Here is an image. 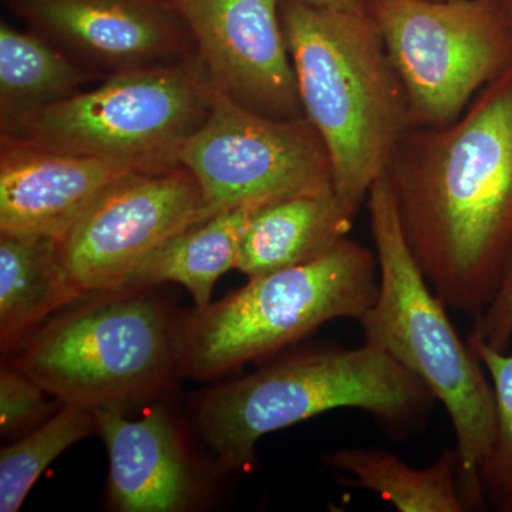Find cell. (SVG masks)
<instances>
[{
    "instance_id": "ac0fdd59",
    "label": "cell",
    "mask_w": 512,
    "mask_h": 512,
    "mask_svg": "<svg viewBox=\"0 0 512 512\" xmlns=\"http://www.w3.org/2000/svg\"><path fill=\"white\" fill-rule=\"evenodd\" d=\"M323 464L345 474L343 485L365 488L399 512H466L458 487L457 448H448L430 467L413 468L375 447H350L323 456Z\"/></svg>"
},
{
    "instance_id": "3957f363",
    "label": "cell",
    "mask_w": 512,
    "mask_h": 512,
    "mask_svg": "<svg viewBox=\"0 0 512 512\" xmlns=\"http://www.w3.org/2000/svg\"><path fill=\"white\" fill-rule=\"evenodd\" d=\"M436 397L383 350L325 346L292 353L220 384L195 404L202 439L222 466L242 470L266 434L338 409L370 414L390 440L424 427Z\"/></svg>"
},
{
    "instance_id": "7c38bea8",
    "label": "cell",
    "mask_w": 512,
    "mask_h": 512,
    "mask_svg": "<svg viewBox=\"0 0 512 512\" xmlns=\"http://www.w3.org/2000/svg\"><path fill=\"white\" fill-rule=\"evenodd\" d=\"M181 12L214 92L272 119L305 117L281 0H190Z\"/></svg>"
},
{
    "instance_id": "e0dca14e",
    "label": "cell",
    "mask_w": 512,
    "mask_h": 512,
    "mask_svg": "<svg viewBox=\"0 0 512 512\" xmlns=\"http://www.w3.org/2000/svg\"><path fill=\"white\" fill-rule=\"evenodd\" d=\"M258 208L245 205L215 212L178 232L137 269L127 288L174 282L190 291L195 309L207 308L218 279L237 269L245 228Z\"/></svg>"
},
{
    "instance_id": "277c9868",
    "label": "cell",
    "mask_w": 512,
    "mask_h": 512,
    "mask_svg": "<svg viewBox=\"0 0 512 512\" xmlns=\"http://www.w3.org/2000/svg\"><path fill=\"white\" fill-rule=\"evenodd\" d=\"M379 264V291L357 322L366 345L383 350L429 387L457 437L458 487L467 511L484 507L478 468L495 437L497 412L490 376L448 319L446 305L404 237L386 174L367 195Z\"/></svg>"
},
{
    "instance_id": "d6986e66",
    "label": "cell",
    "mask_w": 512,
    "mask_h": 512,
    "mask_svg": "<svg viewBox=\"0 0 512 512\" xmlns=\"http://www.w3.org/2000/svg\"><path fill=\"white\" fill-rule=\"evenodd\" d=\"M101 80L39 33L0 23V124L69 99Z\"/></svg>"
},
{
    "instance_id": "8992f818",
    "label": "cell",
    "mask_w": 512,
    "mask_h": 512,
    "mask_svg": "<svg viewBox=\"0 0 512 512\" xmlns=\"http://www.w3.org/2000/svg\"><path fill=\"white\" fill-rule=\"evenodd\" d=\"M143 289L100 293L56 316L13 365L62 404L94 410L153 397L180 370V322Z\"/></svg>"
},
{
    "instance_id": "6da1fadb",
    "label": "cell",
    "mask_w": 512,
    "mask_h": 512,
    "mask_svg": "<svg viewBox=\"0 0 512 512\" xmlns=\"http://www.w3.org/2000/svg\"><path fill=\"white\" fill-rule=\"evenodd\" d=\"M384 174L431 288L476 318L512 262V69L454 123L410 128Z\"/></svg>"
},
{
    "instance_id": "9a60e30c",
    "label": "cell",
    "mask_w": 512,
    "mask_h": 512,
    "mask_svg": "<svg viewBox=\"0 0 512 512\" xmlns=\"http://www.w3.org/2000/svg\"><path fill=\"white\" fill-rule=\"evenodd\" d=\"M353 218L333 188L262 205L245 228L237 269L254 279L312 261L348 238Z\"/></svg>"
},
{
    "instance_id": "5bb4252c",
    "label": "cell",
    "mask_w": 512,
    "mask_h": 512,
    "mask_svg": "<svg viewBox=\"0 0 512 512\" xmlns=\"http://www.w3.org/2000/svg\"><path fill=\"white\" fill-rule=\"evenodd\" d=\"M109 454V501L120 512L188 511L197 501L194 467L163 407L128 420L121 406L94 409Z\"/></svg>"
},
{
    "instance_id": "5b68a950",
    "label": "cell",
    "mask_w": 512,
    "mask_h": 512,
    "mask_svg": "<svg viewBox=\"0 0 512 512\" xmlns=\"http://www.w3.org/2000/svg\"><path fill=\"white\" fill-rule=\"evenodd\" d=\"M379 291L377 256L345 238L325 254L249 279L180 322L178 369L210 380L301 342L340 318L359 319Z\"/></svg>"
},
{
    "instance_id": "ba28073f",
    "label": "cell",
    "mask_w": 512,
    "mask_h": 512,
    "mask_svg": "<svg viewBox=\"0 0 512 512\" xmlns=\"http://www.w3.org/2000/svg\"><path fill=\"white\" fill-rule=\"evenodd\" d=\"M409 100L412 127L460 119L480 89L512 69V28L500 0H370Z\"/></svg>"
},
{
    "instance_id": "2e32d148",
    "label": "cell",
    "mask_w": 512,
    "mask_h": 512,
    "mask_svg": "<svg viewBox=\"0 0 512 512\" xmlns=\"http://www.w3.org/2000/svg\"><path fill=\"white\" fill-rule=\"evenodd\" d=\"M59 254V241L0 235V343L9 352L52 313L83 299Z\"/></svg>"
},
{
    "instance_id": "44dd1931",
    "label": "cell",
    "mask_w": 512,
    "mask_h": 512,
    "mask_svg": "<svg viewBox=\"0 0 512 512\" xmlns=\"http://www.w3.org/2000/svg\"><path fill=\"white\" fill-rule=\"evenodd\" d=\"M467 342L490 376L497 412L493 446L478 468L484 507L512 512V355L497 352L471 335Z\"/></svg>"
},
{
    "instance_id": "9c48e42d",
    "label": "cell",
    "mask_w": 512,
    "mask_h": 512,
    "mask_svg": "<svg viewBox=\"0 0 512 512\" xmlns=\"http://www.w3.org/2000/svg\"><path fill=\"white\" fill-rule=\"evenodd\" d=\"M178 163L200 185L207 218L333 188L328 148L311 121L262 116L214 90L210 114Z\"/></svg>"
},
{
    "instance_id": "52a82bcc",
    "label": "cell",
    "mask_w": 512,
    "mask_h": 512,
    "mask_svg": "<svg viewBox=\"0 0 512 512\" xmlns=\"http://www.w3.org/2000/svg\"><path fill=\"white\" fill-rule=\"evenodd\" d=\"M198 62L106 77L52 106L0 124V136L72 156L171 167L210 114Z\"/></svg>"
},
{
    "instance_id": "30bf717a",
    "label": "cell",
    "mask_w": 512,
    "mask_h": 512,
    "mask_svg": "<svg viewBox=\"0 0 512 512\" xmlns=\"http://www.w3.org/2000/svg\"><path fill=\"white\" fill-rule=\"evenodd\" d=\"M204 218L200 185L183 165L134 171L60 239V259L84 296L121 291L168 239Z\"/></svg>"
},
{
    "instance_id": "4fadbf2b",
    "label": "cell",
    "mask_w": 512,
    "mask_h": 512,
    "mask_svg": "<svg viewBox=\"0 0 512 512\" xmlns=\"http://www.w3.org/2000/svg\"><path fill=\"white\" fill-rule=\"evenodd\" d=\"M153 165L72 156L0 136V235L60 241L111 183Z\"/></svg>"
},
{
    "instance_id": "d4e9b609",
    "label": "cell",
    "mask_w": 512,
    "mask_h": 512,
    "mask_svg": "<svg viewBox=\"0 0 512 512\" xmlns=\"http://www.w3.org/2000/svg\"><path fill=\"white\" fill-rule=\"evenodd\" d=\"M501 8L505 13V18L508 19L512 28V0H500Z\"/></svg>"
},
{
    "instance_id": "ffe728a7",
    "label": "cell",
    "mask_w": 512,
    "mask_h": 512,
    "mask_svg": "<svg viewBox=\"0 0 512 512\" xmlns=\"http://www.w3.org/2000/svg\"><path fill=\"white\" fill-rule=\"evenodd\" d=\"M93 410L60 404L49 419L0 451V511L18 512L46 468L96 433Z\"/></svg>"
},
{
    "instance_id": "7a4b0ae2",
    "label": "cell",
    "mask_w": 512,
    "mask_h": 512,
    "mask_svg": "<svg viewBox=\"0 0 512 512\" xmlns=\"http://www.w3.org/2000/svg\"><path fill=\"white\" fill-rule=\"evenodd\" d=\"M303 113L322 137L333 190L353 215L412 128L409 100L367 12L281 0Z\"/></svg>"
},
{
    "instance_id": "8fae6325",
    "label": "cell",
    "mask_w": 512,
    "mask_h": 512,
    "mask_svg": "<svg viewBox=\"0 0 512 512\" xmlns=\"http://www.w3.org/2000/svg\"><path fill=\"white\" fill-rule=\"evenodd\" d=\"M28 29L100 77L198 62L173 0H3Z\"/></svg>"
},
{
    "instance_id": "cb8c5ba5",
    "label": "cell",
    "mask_w": 512,
    "mask_h": 512,
    "mask_svg": "<svg viewBox=\"0 0 512 512\" xmlns=\"http://www.w3.org/2000/svg\"><path fill=\"white\" fill-rule=\"evenodd\" d=\"M312 5L322 8L352 10V12H367L370 0H306Z\"/></svg>"
},
{
    "instance_id": "603a6c76",
    "label": "cell",
    "mask_w": 512,
    "mask_h": 512,
    "mask_svg": "<svg viewBox=\"0 0 512 512\" xmlns=\"http://www.w3.org/2000/svg\"><path fill=\"white\" fill-rule=\"evenodd\" d=\"M497 352H507L512 340V262L490 303L474 318L470 333Z\"/></svg>"
},
{
    "instance_id": "7402d4cb",
    "label": "cell",
    "mask_w": 512,
    "mask_h": 512,
    "mask_svg": "<svg viewBox=\"0 0 512 512\" xmlns=\"http://www.w3.org/2000/svg\"><path fill=\"white\" fill-rule=\"evenodd\" d=\"M47 393L18 366L0 372V431L2 437H22L40 426L56 410L46 400Z\"/></svg>"
},
{
    "instance_id": "484cf974",
    "label": "cell",
    "mask_w": 512,
    "mask_h": 512,
    "mask_svg": "<svg viewBox=\"0 0 512 512\" xmlns=\"http://www.w3.org/2000/svg\"><path fill=\"white\" fill-rule=\"evenodd\" d=\"M173 2L175 3V5L178 6V8L183 9L185 5H187L188 2H190V0H173Z\"/></svg>"
}]
</instances>
